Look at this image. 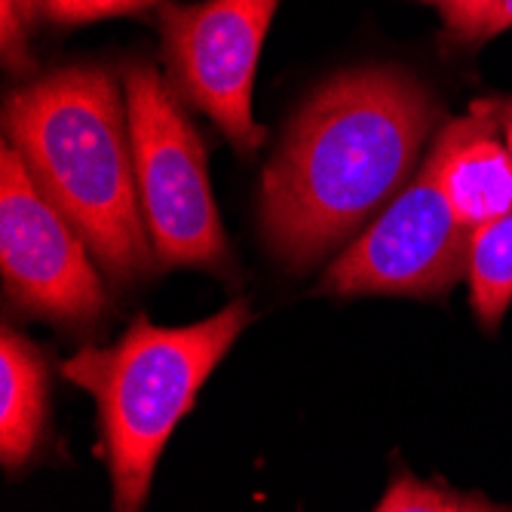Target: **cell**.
<instances>
[{
  "mask_svg": "<svg viewBox=\"0 0 512 512\" xmlns=\"http://www.w3.org/2000/svg\"><path fill=\"white\" fill-rule=\"evenodd\" d=\"M439 117L430 89L402 68H353L325 80L261 178L273 255L307 270L390 206Z\"/></svg>",
  "mask_w": 512,
  "mask_h": 512,
  "instance_id": "6da1fadb",
  "label": "cell"
},
{
  "mask_svg": "<svg viewBox=\"0 0 512 512\" xmlns=\"http://www.w3.org/2000/svg\"><path fill=\"white\" fill-rule=\"evenodd\" d=\"M7 142L37 191L83 237L108 279L132 283L157 255L138 200L129 108L108 68L71 65L7 99Z\"/></svg>",
  "mask_w": 512,
  "mask_h": 512,
  "instance_id": "7a4b0ae2",
  "label": "cell"
},
{
  "mask_svg": "<svg viewBox=\"0 0 512 512\" xmlns=\"http://www.w3.org/2000/svg\"><path fill=\"white\" fill-rule=\"evenodd\" d=\"M249 322L246 301L181 329H160L138 316L117 344L86 347L62 365V375L99 402L114 512L145 509L172 430Z\"/></svg>",
  "mask_w": 512,
  "mask_h": 512,
  "instance_id": "3957f363",
  "label": "cell"
},
{
  "mask_svg": "<svg viewBox=\"0 0 512 512\" xmlns=\"http://www.w3.org/2000/svg\"><path fill=\"white\" fill-rule=\"evenodd\" d=\"M138 200L157 261L169 267L227 264V240L209 191L206 148L160 71L135 62L123 77Z\"/></svg>",
  "mask_w": 512,
  "mask_h": 512,
  "instance_id": "277c9868",
  "label": "cell"
},
{
  "mask_svg": "<svg viewBox=\"0 0 512 512\" xmlns=\"http://www.w3.org/2000/svg\"><path fill=\"white\" fill-rule=\"evenodd\" d=\"M476 234L451 209L430 154L402 194L322 276L329 295L433 298L470 276Z\"/></svg>",
  "mask_w": 512,
  "mask_h": 512,
  "instance_id": "5b68a950",
  "label": "cell"
},
{
  "mask_svg": "<svg viewBox=\"0 0 512 512\" xmlns=\"http://www.w3.org/2000/svg\"><path fill=\"white\" fill-rule=\"evenodd\" d=\"M89 246L46 200L7 142L0 151V270L19 307L65 325H89L108 307V292L89 261Z\"/></svg>",
  "mask_w": 512,
  "mask_h": 512,
  "instance_id": "8992f818",
  "label": "cell"
},
{
  "mask_svg": "<svg viewBox=\"0 0 512 512\" xmlns=\"http://www.w3.org/2000/svg\"><path fill=\"white\" fill-rule=\"evenodd\" d=\"M279 0H203L160 16L172 80L237 151H255L264 126L252 117L255 68Z\"/></svg>",
  "mask_w": 512,
  "mask_h": 512,
  "instance_id": "52a82bcc",
  "label": "cell"
},
{
  "mask_svg": "<svg viewBox=\"0 0 512 512\" xmlns=\"http://www.w3.org/2000/svg\"><path fill=\"white\" fill-rule=\"evenodd\" d=\"M506 123L509 102H473L467 117L439 132L433 148L445 197L473 234L512 212V135Z\"/></svg>",
  "mask_w": 512,
  "mask_h": 512,
  "instance_id": "ba28073f",
  "label": "cell"
},
{
  "mask_svg": "<svg viewBox=\"0 0 512 512\" xmlns=\"http://www.w3.org/2000/svg\"><path fill=\"white\" fill-rule=\"evenodd\" d=\"M46 421V359L13 329L0 335V460L16 470L40 445Z\"/></svg>",
  "mask_w": 512,
  "mask_h": 512,
  "instance_id": "9c48e42d",
  "label": "cell"
},
{
  "mask_svg": "<svg viewBox=\"0 0 512 512\" xmlns=\"http://www.w3.org/2000/svg\"><path fill=\"white\" fill-rule=\"evenodd\" d=\"M506 132L512 135V99ZM467 279L476 319L488 332H494L512 304V212L476 234Z\"/></svg>",
  "mask_w": 512,
  "mask_h": 512,
  "instance_id": "30bf717a",
  "label": "cell"
},
{
  "mask_svg": "<svg viewBox=\"0 0 512 512\" xmlns=\"http://www.w3.org/2000/svg\"><path fill=\"white\" fill-rule=\"evenodd\" d=\"M160 0H31L37 16L59 22V25H80V22H96L108 16H123L154 7Z\"/></svg>",
  "mask_w": 512,
  "mask_h": 512,
  "instance_id": "8fae6325",
  "label": "cell"
},
{
  "mask_svg": "<svg viewBox=\"0 0 512 512\" xmlns=\"http://www.w3.org/2000/svg\"><path fill=\"white\" fill-rule=\"evenodd\" d=\"M375 512H460V497H448L433 485L405 476L387 491Z\"/></svg>",
  "mask_w": 512,
  "mask_h": 512,
  "instance_id": "7c38bea8",
  "label": "cell"
},
{
  "mask_svg": "<svg viewBox=\"0 0 512 512\" xmlns=\"http://www.w3.org/2000/svg\"><path fill=\"white\" fill-rule=\"evenodd\" d=\"M31 0H0V50L10 68H28V25L34 19Z\"/></svg>",
  "mask_w": 512,
  "mask_h": 512,
  "instance_id": "4fadbf2b",
  "label": "cell"
},
{
  "mask_svg": "<svg viewBox=\"0 0 512 512\" xmlns=\"http://www.w3.org/2000/svg\"><path fill=\"white\" fill-rule=\"evenodd\" d=\"M500 4L503 0H442L445 28L457 40H482L485 25Z\"/></svg>",
  "mask_w": 512,
  "mask_h": 512,
  "instance_id": "5bb4252c",
  "label": "cell"
},
{
  "mask_svg": "<svg viewBox=\"0 0 512 512\" xmlns=\"http://www.w3.org/2000/svg\"><path fill=\"white\" fill-rule=\"evenodd\" d=\"M506 28H512V0H503V4L491 13L488 25L482 31V40H488V37H494V34H500Z\"/></svg>",
  "mask_w": 512,
  "mask_h": 512,
  "instance_id": "9a60e30c",
  "label": "cell"
},
{
  "mask_svg": "<svg viewBox=\"0 0 512 512\" xmlns=\"http://www.w3.org/2000/svg\"><path fill=\"white\" fill-rule=\"evenodd\" d=\"M460 512H512V506H500L482 497H460Z\"/></svg>",
  "mask_w": 512,
  "mask_h": 512,
  "instance_id": "2e32d148",
  "label": "cell"
},
{
  "mask_svg": "<svg viewBox=\"0 0 512 512\" xmlns=\"http://www.w3.org/2000/svg\"><path fill=\"white\" fill-rule=\"evenodd\" d=\"M427 4H439L442 7V0H427Z\"/></svg>",
  "mask_w": 512,
  "mask_h": 512,
  "instance_id": "e0dca14e",
  "label": "cell"
}]
</instances>
